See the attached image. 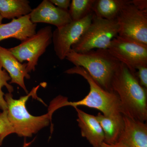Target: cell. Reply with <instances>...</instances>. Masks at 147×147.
<instances>
[{
    "label": "cell",
    "instance_id": "2",
    "mask_svg": "<svg viewBox=\"0 0 147 147\" xmlns=\"http://www.w3.org/2000/svg\"><path fill=\"white\" fill-rule=\"evenodd\" d=\"M65 73L81 75L88 83L90 92L83 99L74 102L68 101L66 98L63 96L56 98L50 104L48 113L51 115L55 110L61 107L71 106L74 108L81 105L94 108L100 111L102 115L108 117L122 114L119 100L115 93L103 89L84 68L74 66L65 70Z\"/></svg>",
    "mask_w": 147,
    "mask_h": 147
},
{
    "label": "cell",
    "instance_id": "22",
    "mask_svg": "<svg viewBox=\"0 0 147 147\" xmlns=\"http://www.w3.org/2000/svg\"><path fill=\"white\" fill-rule=\"evenodd\" d=\"M50 1L57 7L66 11H68L71 3L70 0H50Z\"/></svg>",
    "mask_w": 147,
    "mask_h": 147
},
{
    "label": "cell",
    "instance_id": "17",
    "mask_svg": "<svg viewBox=\"0 0 147 147\" xmlns=\"http://www.w3.org/2000/svg\"><path fill=\"white\" fill-rule=\"evenodd\" d=\"M126 0H95L92 11L97 17L107 20L116 19Z\"/></svg>",
    "mask_w": 147,
    "mask_h": 147
},
{
    "label": "cell",
    "instance_id": "9",
    "mask_svg": "<svg viewBox=\"0 0 147 147\" xmlns=\"http://www.w3.org/2000/svg\"><path fill=\"white\" fill-rule=\"evenodd\" d=\"M94 16V13L92 12L81 20L72 21L63 26L57 28L53 32L52 42L55 54L59 59H65L72 45L86 30Z\"/></svg>",
    "mask_w": 147,
    "mask_h": 147
},
{
    "label": "cell",
    "instance_id": "12",
    "mask_svg": "<svg viewBox=\"0 0 147 147\" xmlns=\"http://www.w3.org/2000/svg\"><path fill=\"white\" fill-rule=\"evenodd\" d=\"M36 26L31 21L30 14L14 18L9 23L0 25V41L14 38L22 42L36 33Z\"/></svg>",
    "mask_w": 147,
    "mask_h": 147
},
{
    "label": "cell",
    "instance_id": "20",
    "mask_svg": "<svg viewBox=\"0 0 147 147\" xmlns=\"http://www.w3.org/2000/svg\"><path fill=\"white\" fill-rule=\"evenodd\" d=\"M13 133L12 126L8 120L7 110L0 113V146L5 137Z\"/></svg>",
    "mask_w": 147,
    "mask_h": 147
},
{
    "label": "cell",
    "instance_id": "19",
    "mask_svg": "<svg viewBox=\"0 0 147 147\" xmlns=\"http://www.w3.org/2000/svg\"><path fill=\"white\" fill-rule=\"evenodd\" d=\"M2 68L0 64V108L4 111L7 109V105L5 100V94L3 92L2 88L5 87L9 92L11 93L13 91V88L7 82L11 80L10 76L5 69H3Z\"/></svg>",
    "mask_w": 147,
    "mask_h": 147
},
{
    "label": "cell",
    "instance_id": "8",
    "mask_svg": "<svg viewBox=\"0 0 147 147\" xmlns=\"http://www.w3.org/2000/svg\"><path fill=\"white\" fill-rule=\"evenodd\" d=\"M107 50L134 73L139 66L147 65V45L132 40L117 36Z\"/></svg>",
    "mask_w": 147,
    "mask_h": 147
},
{
    "label": "cell",
    "instance_id": "21",
    "mask_svg": "<svg viewBox=\"0 0 147 147\" xmlns=\"http://www.w3.org/2000/svg\"><path fill=\"white\" fill-rule=\"evenodd\" d=\"M135 74L140 85L147 90V65L138 67Z\"/></svg>",
    "mask_w": 147,
    "mask_h": 147
},
{
    "label": "cell",
    "instance_id": "25",
    "mask_svg": "<svg viewBox=\"0 0 147 147\" xmlns=\"http://www.w3.org/2000/svg\"><path fill=\"white\" fill-rule=\"evenodd\" d=\"M34 141H32V142H29V143H27L26 142V140H25V141H24V146L23 147H28L31 144L32 142H33Z\"/></svg>",
    "mask_w": 147,
    "mask_h": 147
},
{
    "label": "cell",
    "instance_id": "16",
    "mask_svg": "<svg viewBox=\"0 0 147 147\" xmlns=\"http://www.w3.org/2000/svg\"><path fill=\"white\" fill-rule=\"evenodd\" d=\"M32 9L28 0H0V15L3 18H19L30 14Z\"/></svg>",
    "mask_w": 147,
    "mask_h": 147
},
{
    "label": "cell",
    "instance_id": "7",
    "mask_svg": "<svg viewBox=\"0 0 147 147\" xmlns=\"http://www.w3.org/2000/svg\"><path fill=\"white\" fill-rule=\"evenodd\" d=\"M53 31L50 26L39 30L34 35L21 42L19 45L8 50L20 63L27 61L28 72L35 70L38 59L52 43Z\"/></svg>",
    "mask_w": 147,
    "mask_h": 147
},
{
    "label": "cell",
    "instance_id": "10",
    "mask_svg": "<svg viewBox=\"0 0 147 147\" xmlns=\"http://www.w3.org/2000/svg\"><path fill=\"white\" fill-rule=\"evenodd\" d=\"M30 19L33 24L46 23L54 25L57 28L72 21L68 11L63 10L53 4L50 0H43L32 9Z\"/></svg>",
    "mask_w": 147,
    "mask_h": 147
},
{
    "label": "cell",
    "instance_id": "5",
    "mask_svg": "<svg viewBox=\"0 0 147 147\" xmlns=\"http://www.w3.org/2000/svg\"><path fill=\"white\" fill-rule=\"evenodd\" d=\"M117 20H107L94 16L91 23L81 38L71 47L77 53L94 49L107 50L113 38L118 35Z\"/></svg>",
    "mask_w": 147,
    "mask_h": 147
},
{
    "label": "cell",
    "instance_id": "6",
    "mask_svg": "<svg viewBox=\"0 0 147 147\" xmlns=\"http://www.w3.org/2000/svg\"><path fill=\"white\" fill-rule=\"evenodd\" d=\"M116 20L119 36L147 45V11L139 10L126 0Z\"/></svg>",
    "mask_w": 147,
    "mask_h": 147
},
{
    "label": "cell",
    "instance_id": "11",
    "mask_svg": "<svg viewBox=\"0 0 147 147\" xmlns=\"http://www.w3.org/2000/svg\"><path fill=\"white\" fill-rule=\"evenodd\" d=\"M123 119V131L115 144L120 147H147V123L124 115Z\"/></svg>",
    "mask_w": 147,
    "mask_h": 147
},
{
    "label": "cell",
    "instance_id": "26",
    "mask_svg": "<svg viewBox=\"0 0 147 147\" xmlns=\"http://www.w3.org/2000/svg\"><path fill=\"white\" fill-rule=\"evenodd\" d=\"M3 19V17L0 15V25L2 24V21Z\"/></svg>",
    "mask_w": 147,
    "mask_h": 147
},
{
    "label": "cell",
    "instance_id": "3",
    "mask_svg": "<svg viewBox=\"0 0 147 147\" xmlns=\"http://www.w3.org/2000/svg\"><path fill=\"white\" fill-rule=\"evenodd\" d=\"M66 59L75 66L84 68L103 89L113 92L111 83L121 63L107 50L96 49L83 53L70 50Z\"/></svg>",
    "mask_w": 147,
    "mask_h": 147
},
{
    "label": "cell",
    "instance_id": "18",
    "mask_svg": "<svg viewBox=\"0 0 147 147\" xmlns=\"http://www.w3.org/2000/svg\"><path fill=\"white\" fill-rule=\"evenodd\" d=\"M94 2L95 0H72L68 10L72 21L81 20L92 12Z\"/></svg>",
    "mask_w": 147,
    "mask_h": 147
},
{
    "label": "cell",
    "instance_id": "24",
    "mask_svg": "<svg viewBox=\"0 0 147 147\" xmlns=\"http://www.w3.org/2000/svg\"><path fill=\"white\" fill-rule=\"evenodd\" d=\"M100 147H120L115 144H108L105 142H103Z\"/></svg>",
    "mask_w": 147,
    "mask_h": 147
},
{
    "label": "cell",
    "instance_id": "15",
    "mask_svg": "<svg viewBox=\"0 0 147 147\" xmlns=\"http://www.w3.org/2000/svg\"><path fill=\"white\" fill-rule=\"evenodd\" d=\"M95 117L103 130L104 142L108 144H115L124 127L123 115L108 117L98 113Z\"/></svg>",
    "mask_w": 147,
    "mask_h": 147
},
{
    "label": "cell",
    "instance_id": "14",
    "mask_svg": "<svg viewBox=\"0 0 147 147\" xmlns=\"http://www.w3.org/2000/svg\"><path fill=\"white\" fill-rule=\"evenodd\" d=\"M74 108L77 112V121L82 137L86 138L93 147H100L104 142V134L95 116L85 113L77 107Z\"/></svg>",
    "mask_w": 147,
    "mask_h": 147
},
{
    "label": "cell",
    "instance_id": "4",
    "mask_svg": "<svg viewBox=\"0 0 147 147\" xmlns=\"http://www.w3.org/2000/svg\"><path fill=\"white\" fill-rule=\"evenodd\" d=\"M39 86L34 87L30 93L18 99L13 98L11 93L5 94L8 120L12 126L13 133H16L19 137H32L33 134L48 125L51 121L49 113L36 117L31 115L26 107V102L30 97L37 98L36 92Z\"/></svg>",
    "mask_w": 147,
    "mask_h": 147
},
{
    "label": "cell",
    "instance_id": "13",
    "mask_svg": "<svg viewBox=\"0 0 147 147\" xmlns=\"http://www.w3.org/2000/svg\"><path fill=\"white\" fill-rule=\"evenodd\" d=\"M0 64L10 76L9 84H17L28 93L24 82L25 78H30L27 70V63H21L8 49L0 46Z\"/></svg>",
    "mask_w": 147,
    "mask_h": 147
},
{
    "label": "cell",
    "instance_id": "23",
    "mask_svg": "<svg viewBox=\"0 0 147 147\" xmlns=\"http://www.w3.org/2000/svg\"><path fill=\"white\" fill-rule=\"evenodd\" d=\"M130 1L133 5L139 10L147 11V0H132Z\"/></svg>",
    "mask_w": 147,
    "mask_h": 147
},
{
    "label": "cell",
    "instance_id": "1",
    "mask_svg": "<svg viewBox=\"0 0 147 147\" xmlns=\"http://www.w3.org/2000/svg\"><path fill=\"white\" fill-rule=\"evenodd\" d=\"M111 88L119 98L123 115L147 121V90L139 84L135 73L121 63L112 79Z\"/></svg>",
    "mask_w": 147,
    "mask_h": 147
}]
</instances>
